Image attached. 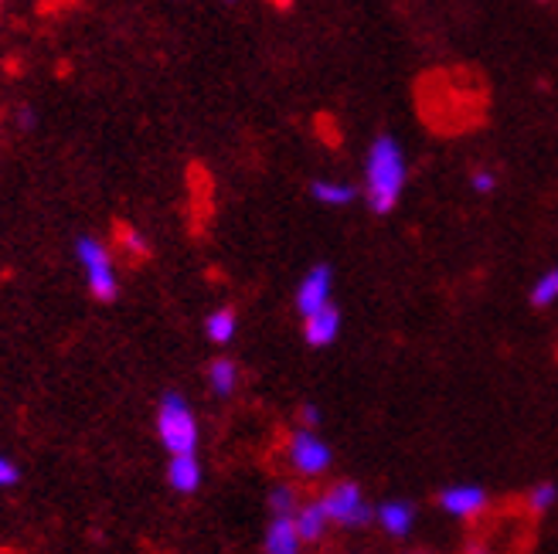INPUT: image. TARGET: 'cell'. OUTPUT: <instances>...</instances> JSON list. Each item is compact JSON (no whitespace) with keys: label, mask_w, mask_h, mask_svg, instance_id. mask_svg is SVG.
Wrapping results in <instances>:
<instances>
[{"label":"cell","mask_w":558,"mask_h":554,"mask_svg":"<svg viewBox=\"0 0 558 554\" xmlns=\"http://www.w3.org/2000/svg\"><path fill=\"white\" fill-rule=\"evenodd\" d=\"M17 480H21V469H17V463H11L8 456H0V490L14 487Z\"/></svg>","instance_id":"obj_20"},{"label":"cell","mask_w":558,"mask_h":554,"mask_svg":"<svg viewBox=\"0 0 558 554\" xmlns=\"http://www.w3.org/2000/svg\"><path fill=\"white\" fill-rule=\"evenodd\" d=\"M17 123H21V130H32V126L38 123V120H35V109H27V106H24L21 113H17Z\"/></svg>","instance_id":"obj_23"},{"label":"cell","mask_w":558,"mask_h":554,"mask_svg":"<svg viewBox=\"0 0 558 554\" xmlns=\"http://www.w3.org/2000/svg\"><path fill=\"white\" fill-rule=\"evenodd\" d=\"M157 435L171 456H187L198 450V419L178 392H163L157 405Z\"/></svg>","instance_id":"obj_2"},{"label":"cell","mask_w":558,"mask_h":554,"mask_svg":"<svg viewBox=\"0 0 558 554\" xmlns=\"http://www.w3.org/2000/svg\"><path fill=\"white\" fill-rule=\"evenodd\" d=\"M0 4H4V0H0Z\"/></svg>","instance_id":"obj_27"},{"label":"cell","mask_w":558,"mask_h":554,"mask_svg":"<svg viewBox=\"0 0 558 554\" xmlns=\"http://www.w3.org/2000/svg\"><path fill=\"white\" fill-rule=\"evenodd\" d=\"M235 330H239V317H235L232 307H221V310H215V313L205 320V334H208V341H215V344H229V341L235 337Z\"/></svg>","instance_id":"obj_14"},{"label":"cell","mask_w":558,"mask_h":554,"mask_svg":"<svg viewBox=\"0 0 558 554\" xmlns=\"http://www.w3.org/2000/svg\"><path fill=\"white\" fill-rule=\"evenodd\" d=\"M300 534L293 528V517H272L266 528V554H300Z\"/></svg>","instance_id":"obj_11"},{"label":"cell","mask_w":558,"mask_h":554,"mask_svg":"<svg viewBox=\"0 0 558 554\" xmlns=\"http://www.w3.org/2000/svg\"><path fill=\"white\" fill-rule=\"evenodd\" d=\"M470 184H473V190H481V194H490V190L497 187V177H494L490 171H473Z\"/></svg>","instance_id":"obj_21"},{"label":"cell","mask_w":558,"mask_h":554,"mask_svg":"<svg viewBox=\"0 0 558 554\" xmlns=\"http://www.w3.org/2000/svg\"><path fill=\"white\" fill-rule=\"evenodd\" d=\"M226 4H235V0H226Z\"/></svg>","instance_id":"obj_25"},{"label":"cell","mask_w":558,"mask_h":554,"mask_svg":"<svg viewBox=\"0 0 558 554\" xmlns=\"http://www.w3.org/2000/svg\"><path fill=\"white\" fill-rule=\"evenodd\" d=\"M327 524H330V517H327V510L320 507V501L303 504V507H296V514H293V528H296V534H300L303 544H317V541L324 538V531H327Z\"/></svg>","instance_id":"obj_10"},{"label":"cell","mask_w":558,"mask_h":554,"mask_svg":"<svg viewBox=\"0 0 558 554\" xmlns=\"http://www.w3.org/2000/svg\"><path fill=\"white\" fill-rule=\"evenodd\" d=\"M208 384L218 398H229L239 387V368L229 361V357H218V361H211V368H208Z\"/></svg>","instance_id":"obj_13"},{"label":"cell","mask_w":558,"mask_h":554,"mask_svg":"<svg viewBox=\"0 0 558 554\" xmlns=\"http://www.w3.org/2000/svg\"><path fill=\"white\" fill-rule=\"evenodd\" d=\"M300 422L314 432V429L320 426V408H317V405H303V408H300Z\"/></svg>","instance_id":"obj_22"},{"label":"cell","mask_w":558,"mask_h":554,"mask_svg":"<svg viewBox=\"0 0 558 554\" xmlns=\"http://www.w3.org/2000/svg\"><path fill=\"white\" fill-rule=\"evenodd\" d=\"M269 510H272V517H293L296 514V490L293 487H276L272 493H269Z\"/></svg>","instance_id":"obj_16"},{"label":"cell","mask_w":558,"mask_h":554,"mask_svg":"<svg viewBox=\"0 0 558 554\" xmlns=\"http://www.w3.org/2000/svg\"><path fill=\"white\" fill-rule=\"evenodd\" d=\"M439 504L453 517H477L487 507V493L481 487H450L439 493Z\"/></svg>","instance_id":"obj_7"},{"label":"cell","mask_w":558,"mask_h":554,"mask_svg":"<svg viewBox=\"0 0 558 554\" xmlns=\"http://www.w3.org/2000/svg\"><path fill=\"white\" fill-rule=\"evenodd\" d=\"M330 286H333V272L330 266H314L303 275V283L296 286V310L300 317H314L324 307H330Z\"/></svg>","instance_id":"obj_6"},{"label":"cell","mask_w":558,"mask_h":554,"mask_svg":"<svg viewBox=\"0 0 558 554\" xmlns=\"http://www.w3.org/2000/svg\"><path fill=\"white\" fill-rule=\"evenodd\" d=\"M415 554H426V551H415Z\"/></svg>","instance_id":"obj_26"},{"label":"cell","mask_w":558,"mask_h":554,"mask_svg":"<svg viewBox=\"0 0 558 554\" xmlns=\"http://www.w3.org/2000/svg\"><path fill=\"white\" fill-rule=\"evenodd\" d=\"M555 501H558V490L551 483H538V487H532V493H527V510L545 514Z\"/></svg>","instance_id":"obj_18"},{"label":"cell","mask_w":558,"mask_h":554,"mask_svg":"<svg viewBox=\"0 0 558 554\" xmlns=\"http://www.w3.org/2000/svg\"><path fill=\"white\" fill-rule=\"evenodd\" d=\"M167 483H171V490L178 493H194L202 487V463L194 453L187 456H171V463H167Z\"/></svg>","instance_id":"obj_9"},{"label":"cell","mask_w":558,"mask_h":554,"mask_svg":"<svg viewBox=\"0 0 558 554\" xmlns=\"http://www.w3.org/2000/svg\"><path fill=\"white\" fill-rule=\"evenodd\" d=\"M338 330H341V310L333 307H324L320 313H314V317H306L303 320V337H306V344L311 347H327V344H333V337H338Z\"/></svg>","instance_id":"obj_8"},{"label":"cell","mask_w":558,"mask_h":554,"mask_svg":"<svg viewBox=\"0 0 558 554\" xmlns=\"http://www.w3.org/2000/svg\"><path fill=\"white\" fill-rule=\"evenodd\" d=\"M375 517L381 520V528L392 534V538H405L409 534V528H412V520H415V510H412V504H405V501H385L378 510H375Z\"/></svg>","instance_id":"obj_12"},{"label":"cell","mask_w":558,"mask_h":554,"mask_svg":"<svg viewBox=\"0 0 558 554\" xmlns=\"http://www.w3.org/2000/svg\"><path fill=\"white\" fill-rule=\"evenodd\" d=\"M320 507L327 510L330 520H338L341 528H365V524L375 517V510L365 501V493H361V487L351 480L327 487L320 496Z\"/></svg>","instance_id":"obj_4"},{"label":"cell","mask_w":558,"mask_h":554,"mask_svg":"<svg viewBox=\"0 0 558 554\" xmlns=\"http://www.w3.org/2000/svg\"><path fill=\"white\" fill-rule=\"evenodd\" d=\"M365 184H368V205L375 214H388L399 205L405 187V157L392 136H378L372 144L365 160Z\"/></svg>","instance_id":"obj_1"},{"label":"cell","mask_w":558,"mask_h":554,"mask_svg":"<svg viewBox=\"0 0 558 554\" xmlns=\"http://www.w3.org/2000/svg\"><path fill=\"white\" fill-rule=\"evenodd\" d=\"M272 4H276V8H290V4H293V0H272Z\"/></svg>","instance_id":"obj_24"},{"label":"cell","mask_w":558,"mask_h":554,"mask_svg":"<svg viewBox=\"0 0 558 554\" xmlns=\"http://www.w3.org/2000/svg\"><path fill=\"white\" fill-rule=\"evenodd\" d=\"M75 256H78L82 269H86L89 293L99 303H113L117 293H120V283H117V269H113V256H109V248L93 235H82L75 242Z\"/></svg>","instance_id":"obj_3"},{"label":"cell","mask_w":558,"mask_h":554,"mask_svg":"<svg viewBox=\"0 0 558 554\" xmlns=\"http://www.w3.org/2000/svg\"><path fill=\"white\" fill-rule=\"evenodd\" d=\"M120 242H123V248L133 256V259H147L150 256V245H147V238L140 235L136 229H120Z\"/></svg>","instance_id":"obj_19"},{"label":"cell","mask_w":558,"mask_h":554,"mask_svg":"<svg viewBox=\"0 0 558 554\" xmlns=\"http://www.w3.org/2000/svg\"><path fill=\"white\" fill-rule=\"evenodd\" d=\"M558 299V269H551V272H545L542 280L535 283V290H532V303L542 310V307H551V303Z\"/></svg>","instance_id":"obj_17"},{"label":"cell","mask_w":558,"mask_h":554,"mask_svg":"<svg viewBox=\"0 0 558 554\" xmlns=\"http://www.w3.org/2000/svg\"><path fill=\"white\" fill-rule=\"evenodd\" d=\"M290 466L300 477H320L330 466V446L311 429H300L290 435Z\"/></svg>","instance_id":"obj_5"},{"label":"cell","mask_w":558,"mask_h":554,"mask_svg":"<svg viewBox=\"0 0 558 554\" xmlns=\"http://www.w3.org/2000/svg\"><path fill=\"white\" fill-rule=\"evenodd\" d=\"M311 194L320 201V205H351L354 201V187L351 184H333V181H314L311 184Z\"/></svg>","instance_id":"obj_15"}]
</instances>
